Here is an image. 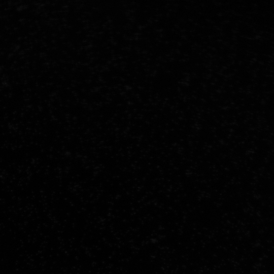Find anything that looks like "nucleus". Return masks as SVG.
Listing matches in <instances>:
<instances>
[]
</instances>
